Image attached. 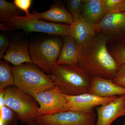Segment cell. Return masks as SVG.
<instances>
[{
	"mask_svg": "<svg viewBox=\"0 0 125 125\" xmlns=\"http://www.w3.org/2000/svg\"><path fill=\"white\" fill-rule=\"evenodd\" d=\"M0 29L1 30H3V31H10L11 29H12L8 27L5 24L0 23Z\"/></svg>",
	"mask_w": 125,
	"mask_h": 125,
	"instance_id": "cell-28",
	"label": "cell"
},
{
	"mask_svg": "<svg viewBox=\"0 0 125 125\" xmlns=\"http://www.w3.org/2000/svg\"><path fill=\"white\" fill-rule=\"evenodd\" d=\"M0 125H3L2 121L0 120Z\"/></svg>",
	"mask_w": 125,
	"mask_h": 125,
	"instance_id": "cell-32",
	"label": "cell"
},
{
	"mask_svg": "<svg viewBox=\"0 0 125 125\" xmlns=\"http://www.w3.org/2000/svg\"><path fill=\"white\" fill-rule=\"evenodd\" d=\"M11 68L14 85L28 94L44 92L56 87L50 75L32 64L25 63Z\"/></svg>",
	"mask_w": 125,
	"mask_h": 125,
	"instance_id": "cell-3",
	"label": "cell"
},
{
	"mask_svg": "<svg viewBox=\"0 0 125 125\" xmlns=\"http://www.w3.org/2000/svg\"><path fill=\"white\" fill-rule=\"evenodd\" d=\"M14 85V80L11 66L6 62L0 61V91Z\"/></svg>",
	"mask_w": 125,
	"mask_h": 125,
	"instance_id": "cell-18",
	"label": "cell"
},
{
	"mask_svg": "<svg viewBox=\"0 0 125 125\" xmlns=\"http://www.w3.org/2000/svg\"><path fill=\"white\" fill-rule=\"evenodd\" d=\"M71 26V34L79 46L92 39L96 34V26L90 24L83 15Z\"/></svg>",
	"mask_w": 125,
	"mask_h": 125,
	"instance_id": "cell-16",
	"label": "cell"
},
{
	"mask_svg": "<svg viewBox=\"0 0 125 125\" xmlns=\"http://www.w3.org/2000/svg\"><path fill=\"white\" fill-rule=\"evenodd\" d=\"M63 43L61 39L53 38L30 44L29 52L33 64L50 75L57 64Z\"/></svg>",
	"mask_w": 125,
	"mask_h": 125,
	"instance_id": "cell-6",
	"label": "cell"
},
{
	"mask_svg": "<svg viewBox=\"0 0 125 125\" xmlns=\"http://www.w3.org/2000/svg\"><path fill=\"white\" fill-rule=\"evenodd\" d=\"M1 22L11 29L27 32L44 33L64 37L71 34L70 25L47 22L35 18L31 13L29 16H14Z\"/></svg>",
	"mask_w": 125,
	"mask_h": 125,
	"instance_id": "cell-5",
	"label": "cell"
},
{
	"mask_svg": "<svg viewBox=\"0 0 125 125\" xmlns=\"http://www.w3.org/2000/svg\"><path fill=\"white\" fill-rule=\"evenodd\" d=\"M88 93L103 98L125 94V88L115 83L113 80L93 77Z\"/></svg>",
	"mask_w": 125,
	"mask_h": 125,
	"instance_id": "cell-12",
	"label": "cell"
},
{
	"mask_svg": "<svg viewBox=\"0 0 125 125\" xmlns=\"http://www.w3.org/2000/svg\"><path fill=\"white\" fill-rule=\"evenodd\" d=\"M108 50L119 66L125 65V45L120 42Z\"/></svg>",
	"mask_w": 125,
	"mask_h": 125,
	"instance_id": "cell-22",
	"label": "cell"
},
{
	"mask_svg": "<svg viewBox=\"0 0 125 125\" xmlns=\"http://www.w3.org/2000/svg\"><path fill=\"white\" fill-rule=\"evenodd\" d=\"M96 125H111L115 120L125 115V94L96 108Z\"/></svg>",
	"mask_w": 125,
	"mask_h": 125,
	"instance_id": "cell-11",
	"label": "cell"
},
{
	"mask_svg": "<svg viewBox=\"0 0 125 125\" xmlns=\"http://www.w3.org/2000/svg\"><path fill=\"white\" fill-rule=\"evenodd\" d=\"M113 80L115 83L125 88V65L119 66Z\"/></svg>",
	"mask_w": 125,
	"mask_h": 125,
	"instance_id": "cell-24",
	"label": "cell"
},
{
	"mask_svg": "<svg viewBox=\"0 0 125 125\" xmlns=\"http://www.w3.org/2000/svg\"><path fill=\"white\" fill-rule=\"evenodd\" d=\"M23 11L13 2L0 0V19L1 21L8 19L14 16H22Z\"/></svg>",
	"mask_w": 125,
	"mask_h": 125,
	"instance_id": "cell-19",
	"label": "cell"
},
{
	"mask_svg": "<svg viewBox=\"0 0 125 125\" xmlns=\"http://www.w3.org/2000/svg\"><path fill=\"white\" fill-rule=\"evenodd\" d=\"M57 64L78 65L79 46L71 36L64 37Z\"/></svg>",
	"mask_w": 125,
	"mask_h": 125,
	"instance_id": "cell-17",
	"label": "cell"
},
{
	"mask_svg": "<svg viewBox=\"0 0 125 125\" xmlns=\"http://www.w3.org/2000/svg\"><path fill=\"white\" fill-rule=\"evenodd\" d=\"M2 59L18 66L26 63L33 64L27 44L21 42H12L10 44Z\"/></svg>",
	"mask_w": 125,
	"mask_h": 125,
	"instance_id": "cell-15",
	"label": "cell"
},
{
	"mask_svg": "<svg viewBox=\"0 0 125 125\" xmlns=\"http://www.w3.org/2000/svg\"><path fill=\"white\" fill-rule=\"evenodd\" d=\"M120 43L125 45V39H123V40H122V41H121V42H120Z\"/></svg>",
	"mask_w": 125,
	"mask_h": 125,
	"instance_id": "cell-31",
	"label": "cell"
},
{
	"mask_svg": "<svg viewBox=\"0 0 125 125\" xmlns=\"http://www.w3.org/2000/svg\"><path fill=\"white\" fill-rule=\"evenodd\" d=\"M50 75L56 87L69 96L88 93L93 78L78 65H74L56 64Z\"/></svg>",
	"mask_w": 125,
	"mask_h": 125,
	"instance_id": "cell-2",
	"label": "cell"
},
{
	"mask_svg": "<svg viewBox=\"0 0 125 125\" xmlns=\"http://www.w3.org/2000/svg\"><path fill=\"white\" fill-rule=\"evenodd\" d=\"M106 14L104 0H83L82 15L90 24L96 26Z\"/></svg>",
	"mask_w": 125,
	"mask_h": 125,
	"instance_id": "cell-14",
	"label": "cell"
},
{
	"mask_svg": "<svg viewBox=\"0 0 125 125\" xmlns=\"http://www.w3.org/2000/svg\"><path fill=\"white\" fill-rule=\"evenodd\" d=\"M96 114H81L71 111L38 116L34 122L38 125H96Z\"/></svg>",
	"mask_w": 125,
	"mask_h": 125,
	"instance_id": "cell-7",
	"label": "cell"
},
{
	"mask_svg": "<svg viewBox=\"0 0 125 125\" xmlns=\"http://www.w3.org/2000/svg\"><path fill=\"white\" fill-rule=\"evenodd\" d=\"M125 13V0H123L121 10V13Z\"/></svg>",
	"mask_w": 125,
	"mask_h": 125,
	"instance_id": "cell-29",
	"label": "cell"
},
{
	"mask_svg": "<svg viewBox=\"0 0 125 125\" xmlns=\"http://www.w3.org/2000/svg\"><path fill=\"white\" fill-rule=\"evenodd\" d=\"M96 31L105 36L108 43L122 41L125 39V13L106 15L96 25Z\"/></svg>",
	"mask_w": 125,
	"mask_h": 125,
	"instance_id": "cell-9",
	"label": "cell"
},
{
	"mask_svg": "<svg viewBox=\"0 0 125 125\" xmlns=\"http://www.w3.org/2000/svg\"><path fill=\"white\" fill-rule=\"evenodd\" d=\"M29 94L39 105L37 116L67 111L65 108L66 100L64 94L56 87L44 92Z\"/></svg>",
	"mask_w": 125,
	"mask_h": 125,
	"instance_id": "cell-8",
	"label": "cell"
},
{
	"mask_svg": "<svg viewBox=\"0 0 125 125\" xmlns=\"http://www.w3.org/2000/svg\"><path fill=\"white\" fill-rule=\"evenodd\" d=\"M13 2L18 8L26 13V16L31 14L29 10L32 4L31 0H14Z\"/></svg>",
	"mask_w": 125,
	"mask_h": 125,
	"instance_id": "cell-25",
	"label": "cell"
},
{
	"mask_svg": "<svg viewBox=\"0 0 125 125\" xmlns=\"http://www.w3.org/2000/svg\"><path fill=\"white\" fill-rule=\"evenodd\" d=\"M10 43L8 38L5 35L0 33V58L2 59L7 51Z\"/></svg>",
	"mask_w": 125,
	"mask_h": 125,
	"instance_id": "cell-26",
	"label": "cell"
},
{
	"mask_svg": "<svg viewBox=\"0 0 125 125\" xmlns=\"http://www.w3.org/2000/svg\"><path fill=\"white\" fill-rule=\"evenodd\" d=\"M0 120L3 125H18L19 120L15 113L5 106L0 109Z\"/></svg>",
	"mask_w": 125,
	"mask_h": 125,
	"instance_id": "cell-20",
	"label": "cell"
},
{
	"mask_svg": "<svg viewBox=\"0 0 125 125\" xmlns=\"http://www.w3.org/2000/svg\"><path fill=\"white\" fill-rule=\"evenodd\" d=\"M123 125H125V121H124V123H123Z\"/></svg>",
	"mask_w": 125,
	"mask_h": 125,
	"instance_id": "cell-33",
	"label": "cell"
},
{
	"mask_svg": "<svg viewBox=\"0 0 125 125\" xmlns=\"http://www.w3.org/2000/svg\"><path fill=\"white\" fill-rule=\"evenodd\" d=\"M5 90L0 91V109H1L5 105Z\"/></svg>",
	"mask_w": 125,
	"mask_h": 125,
	"instance_id": "cell-27",
	"label": "cell"
},
{
	"mask_svg": "<svg viewBox=\"0 0 125 125\" xmlns=\"http://www.w3.org/2000/svg\"><path fill=\"white\" fill-rule=\"evenodd\" d=\"M5 105L15 113L21 122L28 125L37 116L38 103L27 93L15 86L5 90Z\"/></svg>",
	"mask_w": 125,
	"mask_h": 125,
	"instance_id": "cell-4",
	"label": "cell"
},
{
	"mask_svg": "<svg viewBox=\"0 0 125 125\" xmlns=\"http://www.w3.org/2000/svg\"><path fill=\"white\" fill-rule=\"evenodd\" d=\"M64 94L66 100V110L81 114L92 113L94 108L107 103L118 97H101L88 93L75 96Z\"/></svg>",
	"mask_w": 125,
	"mask_h": 125,
	"instance_id": "cell-10",
	"label": "cell"
},
{
	"mask_svg": "<svg viewBox=\"0 0 125 125\" xmlns=\"http://www.w3.org/2000/svg\"><path fill=\"white\" fill-rule=\"evenodd\" d=\"M66 3L67 9L73 17L74 22H77L82 15L83 0H69L66 1Z\"/></svg>",
	"mask_w": 125,
	"mask_h": 125,
	"instance_id": "cell-21",
	"label": "cell"
},
{
	"mask_svg": "<svg viewBox=\"0 0 125 125\" xmlns=\"http://www.w3.org/2000/svg\"><path fill=\"white\" fill-rule=\"evenodd\" d=\"M107 40L101 33L79 46L78 66L92 77L113 80L119 66L107 49Z\"/></svg>",
	"mask_w": 125,
	"mask_h": 125,
	"instance_id": "cell-1",
	"label": "cell"
},
{
	"mask_svg": "<svg viewBox=\"0 0 125 125\" xmlns=\"http://www.w3.org/2000/svg\"><path fill=\"white\" fill-rule=\"evenodd\" d=\"M104 1L106 15L121 13L123 0H104Z\"/></svg>",
	"mask_w": 125,
	"mask_h": 125,
	"instance_id": "cell-23",
	"label": "cell"
},
{
	"mask_svg": "<svg viewBox=\"0 0 125 125\" xmlns=\"http://www.w3.org/2000/svg\"><path fill=\"white\" fill-rule=\"evenodd\" d=\"M28 125H38L36 124L35 122H34V121L32 122L31 123H29Z\"/></svg>",
	"mask_w": 125,
	"mask_h": 125,
	"instance_id": "cell-30",
	"label": "cell"
},
{
	"mask_svg": "<svg viewBox=\"0 0 125 125\" xmlns=\"http://www.w3.org/2000/svg\"><path fill=\"white\" fill-rule=\"evenodd\" d=\"M32 15L35 18L45 21L64 23L70 25L74 22L73 17L67 8L60 3L51 5L49 10L42 13L34 11Z\"/></svg>",
	"mask_w": 125,
	"mask_h": 125,
	"instance_id": "cell-13",
	"label": "cell"
}]
</instances>
